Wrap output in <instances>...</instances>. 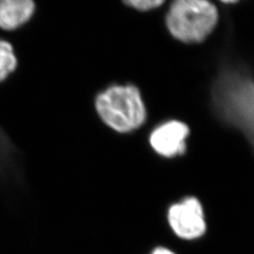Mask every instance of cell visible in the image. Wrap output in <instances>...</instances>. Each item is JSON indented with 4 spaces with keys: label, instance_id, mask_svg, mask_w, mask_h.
Here are the masks:
<instances>
[{
    "label": "cell",
    "instance_id": "cell-4",
    "mask_svg": "<svg viewBox=\"0 0 254 254\" xmlns=\"http://www.w3.org/2000/svg\"><path fill=\"white\" fill-rule=\"evenodd\" d=\"M168 220L173 233L184 240L199 239L207 230L203 208L195 197L173 204L168 212Z\"/></svg>",
    "mask_w": 254,
    "mask_h": 254
},
{
    "label": "cell",
    "instance_id": "cell-5",
    "mask_svg": "<svg viewBox=\"0 0 254 254\" xmlns=\"http://www.w3.org/2000/svg\"><path fill=\"white\" fill-rule=\"evenodd\" d=\"M190 134L187 125L178 121L167 122L156 127L150 136V144L164 157H173L186 151V138Z\"/></svg>",
    "mask_w": 254,
    "mask_h": 254
},
{
    "label": "cell",
    "instance_id": "cell-6",
    "mask_svg": "<svg viewBox=\"0 0 254 254\" xmlns=\"http://www.w3.org/2000/svg\"><path fill=\"white\" fill-rule=\"evenodd\" d=\"M35 4L30 0H0V27L14 30L32 17Z\"/></svg>",
    "mask_w": 254,
    "mask_h": 254
},
{
    "label": "cell",
    "instance_id": "cell-8",
    "mask_svg": "<svg viewBox=\"0 0 254 254\" xmlns=\"http://www.w3.org/2000/svg\"><path fill=\"white\" fill-rule=\"evenodd\" d=\"M12 145L9 137L0 128V175L6 173L12 158Z\"/></svg>",
    "mask_w": 254,
    "mask_h": 254
},
{
    "label": "cell",
    "instance_id": "cell-9",
    "mask_svg": "<svg viewBox=\"0 0 254 254\" xmlns=\"http://www.w3.org/2000/svg\"><path fill=\"white\" fill-rule=\"evenodd\" d=\"M129 6H131L134 9L147 11L150 9L158 8L164 3L162 0H131L126 2Z\"/></svg>",
    "mask_w": 254,
    "mask_h": 254
},
{
    "label": "cell",
    "instance_id": "cell-7",
    "mask_svg": "<svg viewBox=\"0 0 254 254\" xmlns=\"http://www.w3.org/2000/svg\"><path fill=\"white\" fill-rule=\"evenodd\" d=\"M17 66V59L11 45L0 40V82L4 81Z\"/></svg>",
    "mask_w": 254,
    "mask_h": 254
},
{
    "label": "cell",
    "instance_id": "cell-2",
    "mask_svg": "<svg viewBox=\"0 0 254 254\" xmlns=\"http://www.w3.org/2000/svg\"><path fill=\"white\" fill-rule=\"evenodd\" d=\"M95 108L102 121L119 133H128L145 122V105L136 87L112 86L100 93Z\"/></svg>",
    "mask_w": 254,
    "mask_h": 254
},
{
    "label": "cell",
    "instance_id": "cell-3",
    "mask_svg": "<svg viewBox=\"0 0 254 254\" xmlns=\"http://www.w3.org/2000/svg\"><path fill=\"white\" fill-rule=\"evenodd\" d=\"M218 21L216 7L205 0H178L167 13L166 24L175 39L198 43L208 36Z\"/></svg>",
    "mask_w": 254,
    "mask_h": 254
},
{
    "label": "cell",
    "instance_id": "cell-10",
    "mask_svg": "<svg viewBox=\"0 0 254 254\" xmlns=\"http://www.w3.org/2000/svg\"><path fill=\"white\" fill-rule=\"evenodd\" d=\"M151 254H175L173 253V251L167 249V248H163V247H158L154 252Z\"/></svg>",
    "mask_w": 254,
    "mask_h": 254
},
{
    "label": "cell",
    "instance_id": "cell-1",
    "mask_svg": "<svg viewBox=\"0 0 254 254\" xmlns=\"http://www.w3.org/2000/svg\"><path fill=\"white\" fill-rule=\"evenodd\" d=\"M213 100L220 117L254 146V82L236 72L222 73L215 83Z\"/></svg>",
    "mask_w": 254,
    "mask_h": 254
}]
</instances>
